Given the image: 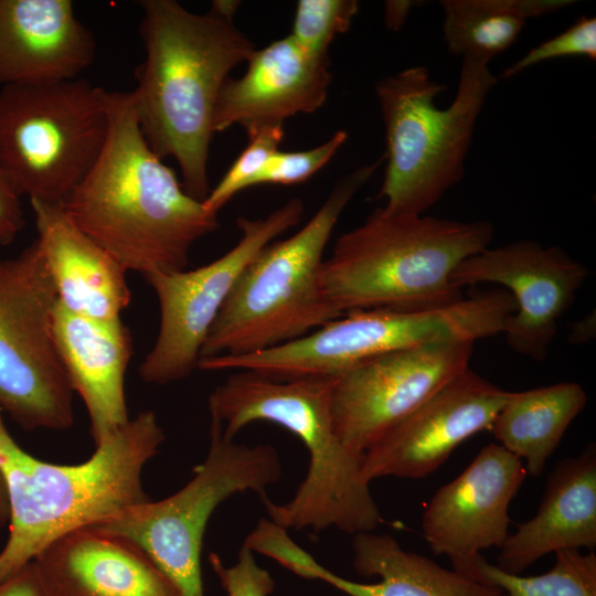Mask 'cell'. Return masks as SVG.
<instances>
[{"label":"cell","instance_id":"cell-1","mask_svg":"<svg viewBox=\"0 0 596 596\" xmlns=\"http://www.w3.org/2000/svg\"><path fill=\"white\" fill-rule=\"evenodd\" d=\"M108 131L95 163L62 203L71 220L143 277L185 269L217 214L191 196L147 143L130 92H108Z\"/></svg>","mask_w":596,"mask_h":596},{"label":"cell","instance_id":"cell-2","mask_svg":"<svg viewBox=\"0 0 596 596\" xmlns=\"http://www.w3.org/2000/svg\"><path fill=\"white\" fill-rule=\"evenodd\" d=\"M140 38L145 58L130 92L139 128L161 159L175 160L184 190L203 201L213 116L230 72L255 46L234 18L210 9L194 13L175 0H142Z\"/></svg>","mask_w":596,"mask_h":596},{"label":"cell","instance_id":"cell-3","mask_svg":"<svg viewBox=\"0 0 596 596\" xmlns=\"http://www.w3.org/2000/svg\"><path fill=\"white\" fill-rule=\"evenodd\" d=\"M2 413L0 408V473L10 517L0 585L61 536L148 501L141 473L164 440L156 414L143 411L96 445L88 460L56 465L21 448Z\"/></svg>","mask_w":596,"mask_h":596},{"label":"cell","instance_id":"cell-4","mask_svg":"<svg viewBox=\"0 0 596 596\" xmlns=\"http://www.w3.org/2000/svg\"><path fill=\"white\" fill-rule=\"evenodd\" d=\"M333 376L276 380L240 370L209 396L211 421L228 438L256 422L276 424L294 434L309 453V467L295 494L285 503L260 498L269 520L285 528L327 529L355 534L372 532L381 511L362 475L359 457L337 437L331 417Z\"/></svg>","mask_w":596,"mask_h":596},{"label":"cell","instance_id":"cell-5","mask_svg":"<svg viewBox=\"0 0 596 596\" xmlns=\"http://www.w3.org/2000/svg\"><path fill=\"white\" fill-rule=\"evenodd\" d=\"M487 221L398 215L376 209L340 235L321 268L324 295L344 313L373 308H419L464 296L451 283L458 265L490 246Z\"/></svg>","mask_w":596,"mask_h":596},{"label":"cell","instance_id":"cell-6","mask_svg":"<svg viewBox=\"0 0 596 596\" xmlns=\"http://www.w3.org/2000/svg\"><path fill=\"white\" fill-rule=\"evenodd\" d=\"M383 160L339 180L298 232L269 243L254 257L220 310L200 360L264 351L340 317L321 284L324 249L342 212Z\"/></svg>","mask_w":596,"mask_h":596},{"label":"cell","instance_id":"cell-7","mask_svg":"<svg viewBox=\"0 0 596 596\" xmlns=\"http://www.w3.org/2000/svg\"><path fill=\"white\" fill-rule=\"evenodd\" d=\"M497 84L489 62L462 57L457 91L447 108L436 97L446 89L425 66H412L375 84L385 129V170L379 193L383 210L423 215L465 173L477 119Z\"/></svg>","mask_w":596,"mask_h":596},{"label":"cell","instance_id":"cell-8","mask_svg":"<svg viewBox=\"0 0 596 596\" xmlns=\"http://www.w3.org/2000/svg\"><path fill=\"white\" fill-rule=\"evenodd\" d=\"M515 310L514 299L502 288L443 306L355 310L288 343L221 356L216 366L276 380L330 377L385 353L437 343H473L503 333Z\"/></svg>","mask_w":596,"mask_h":596},{"label":"cell","instance_id":"cell-9","mask_svg":"<svg viewBox=\"0 0 596 596\" xmlns=\"http://www.w3.org/2000/svg\"><path fill=\"white\" fill-rule=\"evenodd\" d=\"M281 476L272 445L236 443L211 421L207 454L184 487L163 500L127 507L93 528L142 550L182 596H204L201 554L211 515L236 493L266 496Z\"/></svg>","mask_w":596,"mask_h":596},{"label":"cell","instance_id":"cell-10","mask_svg":"<svg viewBox=\"0 0 596 596\" xmlns=\"http://www.w3.org/2000/svg\"><path fill=\"white\" fill-rule=\"evenodd\" d=\"M107 91L84 78L0 89V163L21 196L62 204L98 158Z\"/></svg>","mask_w":596,"mask_h":596},{"label":"cell","instance_id":"cell-11","mask_svg":"<svg viewBox=\"0 0 596 596\" xmlns=\"http://www.w3.org/2000/svg\"><path fill=\"white\" fill-rule=\"evenodd\" d=\"M56 301L35 241L0 258V408L25 430L74 424V392L52 338Z\"/></svg>","mask_w":596,"mask_h":596},{"label":"cell","instance_id":"cell-12","mask_svg":"<svg viewBox=\"0 0 596 596\" xmlns=\"http://www.w3.org/2000/svg\"><path fill=\"white\" fill-rule=\"evenodd\" d=\"M302 213V202L294 198L266 216H241L240 240L219 258L191 270L145 277L160 308L157 339L139 366L145 382H177L199 366L206 337L243 270L265 246L297 225Z\"/></svg>","mask_w":596,"mask_h":596},{"label":"cell","instance_id":"cell-13","mask_svg":"<svg viewBox=\"0 0 596 596\" xmlns=\"http://www.w3.org/2000/svg\"><path fill=\"white\" fill-rule=\"evenodd\" d=\"M471 342L403 349L371 358L333 376L334 433L363 454L389 429L469 368Z\"/></svg>","mask_w":596,"mask_h":596},{"label":"cell","instance_id":"cell-14","mask_svg":"<svg viewBox=\"0 0 596 596\" xmlns=\"http://www.w3.org/2000/svg\"><path fill=\"white\" fill-rule=\"evenodd\" d=\"M587 276L588 269L561 247L518 241L466 258L451 283L458 289L490 283L509 291L517 310L503 332L505 341L519 354L543 361Z\"/></svg>","mask_w":596,"mask_h":596},{"label":"cell","instance_id":"cell-15","mask_svg":"<svg viewBox=\"0 0 596 596\" xmlns=\"http://www.w3.org/2000/svg\"><path fill=\"white\" fill-rule=\"evenodd\" d=\"M466 369L380 437L362 456L363 477L425 478L461 443L490 429L509 397Z\"/></svg>","mask_w":596,"mask_h":596},{"label":"cell","instance_id":"cell-16","mask_svg":"<svg viewBox=\"0 0 596 596\" xmlns=\"http://www.w3.org/2000/svg\"><path fill=\"white\" fill-rule=\"evenodd\" d=\"M253 547L298 576L322 581L348 596H500L497 587L483 585L433 560L403 550L391 534H353L352 566L362 577L379 576L376 583H359L332 573L296 544L288 531L264 524Z\"/></svg>","mask_w":596,"mask_h":596},{"label":"cell","instance_id":"cell-17","mask_svg":"<svg viewBox=\"0 0 596 596\" xmlns=\"http://www.w3.org/2000/svg\"><path fill=\"white\" fill-rule=\"evenodd\" d=\"M526 476L522 460L503 446L482 447L426 504L422 531L430 551L455 562L500 549L509 535L510 503Z\"/></svg>","mask_w":596,"mask_h":596},{"label":"cell","instance_id":"cell-18","mask_svg":"<svg viewBox=\"0 0 596 596\" xmlns=\"http://www.w3.org/2000/svg\"><path fill=\"white\" fill-rule=\"evenodd\" d=\"M331 78L328 58L310 55L290 35L255 49L244 75L228 77L222 86L213 130L238 125L248 135L315 113L327 99Z\"/></svg>","mask_w":596,"mask_h":596},{"label":"cell","instance_id":"cell-19","mask_svg":"<svg viewBox=\"0 0 596 596\" xmlns=\"http://www.w3.org/2000/svg\"><path fill=\"white\" fill-rule=\"evenodd\" d=\"M32 563L46 596H182L142 550L93 526L61 536Z\"/></svg>","mask_w":596,"mask_h":596},{"label":"cell","instance_id":"cell-20","mask_svg":"<svg viewBox=\"0 0 596 596\" xmlns=\"http://www.w3.org/2000/svg\"><path fill=\"white\" fill-rule=\"evenodd\" d=\"M96 55L70 0H0V85L78 78Z\"/></svg>","mask_w":596,"mask_h":596},{"label":"cell","instance_id":"cell-21","mask_svg":"<svg viewBox=\"0 0 596 596\" xmlns=\"http://www.w3.org/2000/svg\"><path fill=\"white\" fill-rule=\"evenodd\" d=\"M52 338L71 387L86 406L96 446L129 421L124 385L132 350L129 330L121 319L82 316L57 300Z\"/></svg>","mask_w":596,"mask_h":596},{"label":"cell","instance_id":"cell-22","mask_svg":"<svg viewBox=\"0 0 596 596\" xmlns=\"http://www.w3.org/2000/svg\"><path fill=\"white\" fill-rule=\"evenodd\" d=\"M30 203L38 232L35 242L58 302L82 316L120 319L131 298L127 269L85 234L62 204Z\"/></svg>","mask_w":596,"mask_h":596},{"label":"cell","instance_id":"cell-23","mask_svg":"<svg viewBox=\"0 0 596 596\" xmlns=\"http://www.w3.org/2000/svg\"><path fill=\"white\" fill-rule=\"evenodd\" d=\"M596 546V447L589 443L550 472L533 518L500 547L498 566L521 574L549 553Z\"/></svg>","mask_w":596,"mask_h":596},{"label":"cell","instance_id":"cell-24","mask_svg":"<svg viewBox=\"0 0 596 596\" xmlns=\"http://www.w3.org/2000/svg\"><path fill=\"white\" fill-rule=\"evenodd\" d=\"M586 402L585 390L575 382L510 392L489 430L501 446L525 461L528 475L540 477Z\"/></svg>","mask_w":596,"mask_h":596},{"label":"cell","instance_id":"cell-25","mask_svg":"<svg viewBox=\"0 0 596 596\" xmlns=\"http://www.w3.org/2000/svg\"><path fill=\"white\" fill-rule=\"evenodd\" d=\"M443 36L449 53L490 62L509 49L529 20L554 13L572 0H441Z\"/></svg>","mask_w":596,"mask_h":596},{"label":"cell","instance_id":"cell-26","mask_svg":"<svg viewBox=\"0 0 596 596\" xmlns=\"http://www.w3.org/2000/svg\"><path fill=\"white\" fill-rule=\"evenodd\" d=\"M453 568L483 585L497 587L500 596H596V555L581 550L555 552L545 573L522 576L491 564L482 553L451 562Z\"/></svg>","mask_w":596,"mask_h":596},{"label":"cell","instance_id":"cell-27","mask_svg":"<svg viewBox=\"0 0 596 596\" xmlns=\"http://www.w3.org/2000/svg\"><path fill=\"white\" fill-rule=\"evenodd\" d=\"M358 11L355 0H299L289 35L310 55L328 58L332 41L350 29Z\"/></svg>","mask_w":596,"mask_h":596},{"label":"cell","instance_id":"cell-28","mask_svg":"<svg viewBox=\"0 0 596 596\" xmlns=\"http://www.w3.org/2000/svg\"><path fill=\"white\" fill-rule=\"evenodd\" d=\"M283 138V126L264 127L248 134V145L219 183L210 190L202 201L204 206L219 214V211L238 192L257 185L267 161L279 150Z\"/></svg>","mask_w":596,"mask_h":596},{"label":"cell","instance_id":"cell-29","mask_svg":"<svg viewBox=\"0 0 596 596\" xmlns=\"http://www.w3.org/2000/svg\"><path fill=\"white\" fill-rule=\"evenodd\" d=\"M347 139V131L337 130L327 141L308 150H277L267 161L257 185H292L307 181L328 164Z\"/></svg>","mask_w":596,"mask_h":596},{"label":"cell","instance_id":"cell-30","mask_svg":"<svg viewBox=\"0 0 596 596\" xmlns=\"http://www.w3.org/2000/svg\"><path fill=\"white\" fill-rule=\"evenodd\" d=\"M565 56H585L596 60L595 18L582 17L560 34L530 50L505 68L501 77L511 78L533 65Z\"/></svg>","mask_w":596,"mask_h":596},{"label":"cell","instance_id":"cell-31","mask_svg":"<svg viewBox=\"0 0 596 596\" xmlns=\"http://www.w3.org/2000/svg\"><path fill=\"white\" fill-rule=\"evenodd\" d=\"M209 562L227 596H269L274 590L272 575L257 564L254 552L244 544L233 565L226 566L215 552L210 553Z\"/></svg>","mask_w":596,"mask_h":596},{"label":"cell","instance_id":"cell-32","mask_svg":"<svg viewBox=\"0 0 596 596\" xmlns=\"http://www.w3.org/2000/svg\"><path fill=\"white\" fill-rule=\"evenodd\" d=\"M21 198L0 163V246L11 244L25 225Z\"/></svg>","mask_w":596,"mask_h":596},{"label":"cell","instance_id":"cell-33","mask_svg":"<svg viewBox=\"0 0 596 596\" xmlns=\"http://www.w3.org/2000/svg\"><path fill=\"white\" fill-rule=\"evenodd\" d=\"M0 596H46L32 562L0 585Z\"/></svg>","mask_w":596,"mask_h":596},{"label":"cell","instance_id":"cell-34","mask_svg":"<svg viewBox=\"0 0 596 596\" xmlns=\"http://www.w3.org/2000/svg\"><path fill=\"white\" fill-rule=\"evenodd\" d=\"M415 4V1H386L384 15L387 28L397 31Z\"/></svg>","mask_w":596,"mask_h":596},{"label":"cell","instance_id":"cell-35","mask_svg":"<svg viewBox=\"0 0 596 596\" xmlns=\"http://www.w3.org/2000/svg\"><path fill=\"white\" fill-rule=\"evenodd\" d=\"M595 336V315L590 313L586 318L575 322L570 333V342L574 344L584 343Z\"/></svg>","mask_w":596,"mask_h":596},{"label":"cell","instance_id":"cell-36","mask_svg":"<svg viewBox=\"0 0 596 596\" xmlns=\"http://www.w3.org/2000/svg\"><path fill=\"white\" fill-rule=\"evenodd\" d=\"M10 511L4 480L0 473V526L9 522Z\"/></svg>","mask_w":596,"mask_h":596}]
</instances>
